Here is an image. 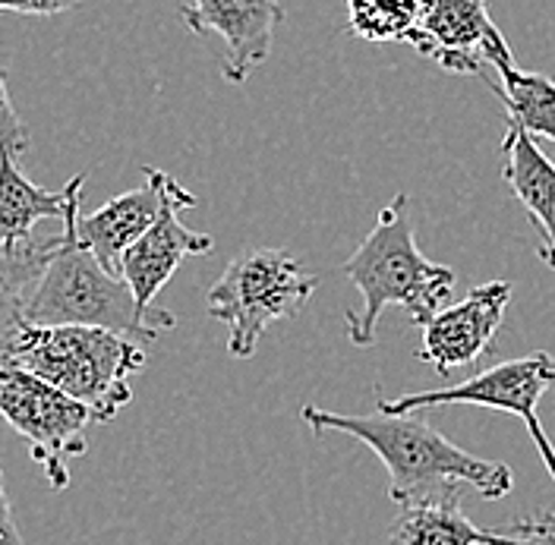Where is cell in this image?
I'll return each mask as SVG.
<instances>
[{
    "instance_id": "obj_1",
    "label": "cell",
    "mask_w": 555,
    "mask_h": 545,
    "mask_svg": "<svg viewBox=\"0 0 555 545\" xmlns=\"http://www.w3.org/2000/svg\"><path fill=\"white\" fill-rule=\"evenodd\" d=\"M300 419L310 426L312 436L341 432L366 444L388 470V495L401 508L461 498V485L477 489L489 502H499L515 489V473L502 460H486L464 451L416 413L376 410L370 416H347L335 410L304 407Z\"/></svg>"
},
{
    "instance_id": "obj_2",
    "label": "cell",
    "mask_w": 555,
    "mask_h": 545,
    "mask_svg": "<svg viewBox=\"0 0 555 545\" xmlns=\"http://www.w3.org/2000/svg\"><path fill=\"white\" fill-rule=\"evenodd\" d=\"M82 183L86 173H76L64 186V231L51 249V259L35 284L26 303V325L54 328V325H82L104 328L139 343H152L158 332L173 328L177 319L168 309L142 312L133 300V290L120 274L104 272L99 259L79 239L76 221L82 211Z\"/></svg>"
},
{
    "instance_id": "obj_3",
    "label": "cell",
    "mask_w": 555,
    "mask_h": 545,
    "mask_svg": "<svg viewBox=\"0 0 555 545\" xmlns=\"http://www.w3.org/2000/svg\"><path fill=\"white\" fill-rule=\"evenodd\" d=\"M345 274L363 297L360 312L347 309V338L357 347L376 343L385 307H401L414 325L429 322L446 307L457 281L449 265H436L420 252L408 193H398L382 208L376 228L345 262Z\"/></svg>"
},
{
    "instance_id": "obj_4",
    "label": "cell",
    "mask_w": 555,
    "mask_h": 545,
    "mask_svg": "<svg viewBox=\"0 0 555 545\" xmlns=\"http://www.w3.org/2000/svg\"><path fill=\"white\" fill-rule=\"evenodd\" d=\"M0 356L92 410L95 423L117 419L133 401L130 378L149 363L142 343L133 338L82 325H23Z\"/></svg>"
},
{
    "instance_id": "obj_5",
    "label": "cell",
    "mask_w": 555,
    "mask_h": 545,
    "mask_svg": "<svg viewBox=\"0 0 555 545\" xmlns=\"http://www.w3.org/2000/svg\"><path fill=\"white\" fill-rule=\"evenodd\" d=\"M315 287L319 277L287 249H246L208 287L206 312L228 325L231 356L246 360L256 353L266 328L281 319H294L310 303Z\"/></svg>"
},
{
    "instance_id": "obj_6",
    "label": "cell",
    "mask_w": 555,
    "mask_h": 545,
    "mask_svg": "<svg viewBox=\"0 0 555 545\" xmlns=\"http://www.w3.org/2000/svg\"><path fill=\"white\" fill-rule=\"evenodd\" d=\"M0 419H7L33 451L54 489L69 485V460L89 451L92 410L67 398L38 375L0 356Z\"/></svg>"
},
{
    "instance_id": "obj_7",
    "label": "cell",
    "mask_w": 555,
    "mask_h": 545,
    "mask_svg": "<svg viewBox=\"0 0 555 545\" xmlns=\"http://www.w3.org/2000/svg\"><path fill=\"white\" fill-rule=\"evenodd\" d=\"M546 391H555V356L546 350L527 353L518 360L499 363L486 373H477L474 378L439 388V391H416V394H401V398H376V407L382 413H416V410L429 407H454V404H467V407L499 410V413H512L524 423V429L530 432V439L537 444L546 470L555 482V447L540 423V401Z\"/></svg>"
},
{
    "instance_id": "obj_8",
    "label": "cell",
    "mask_w": 555,
    "mask_h": 545,
    "mask_svg": "<svg viewBox=\"0 0 555 545\" xmlns=\"http://www.w3.org/2000/svg\"><path fill=\"white\" fill-rule=\"evenodd\" d=\"M155 180L158 193H162V208L158 218L152 221V228L120 256V269L117 274L127 281V287L133 290V300L142 312H155V297L162 294V287L180 269V262L186 256H208L215 249V239L208 234H196L180 221L183 208H196L199 199L180 186L171 173L158 171V168H142Z\"/></svg>"
},
{
    "instance_id": "obj_9",
    "label": "cell",
    "mask_w": 555,
    "mask_h": 545,
    "mask_svg": "<svg viewBox=\"0 0 555 545\" xmlns=\"http://www.w3.org/2000/svg\"><path fill=\"white\" fill-rule=\"evenodd\" d=\"M508 303H512L508 281H486L470 287L464 300L442 307L429 322L420 325L416 356L429 363L439 375L474 366L483 353L492 350Z\"/></svg>"
},
{
    "instance_id": "obj_10",
    "label": "cell",
    "mask_w": 555,
    "mask_h": 545,
    "mask_svg": "<svg viewBox=\"0 0 555 545\" xmlns=\"http://www.w3.org/2000/svg\"><path fill=\"white\" fill-rule=\"evenodd\" d=\"M177 16L190 33H215L224 41L221 73L228 82L243 86L269 61L284 7L278 0H183Z\"/></svg>"
},
{
    "instance_id": "obj_11",
    "label": "cell",
    "mask_w": 555,
    "mask_h": 545,
    "mask_svg": "<svg viewBox=\"0 0 555 545\" xmlns=\"http://www.w3.org/2000/svg\"><path fill=\"white\" fill-rule=\"evenodd\" d=\"M495 33L499 26L489 16V0H429L408 44L446 73L492 82L486 44Z\"/></svg>"
},
{
    "instance_id": "obj_12",
    "label": "cell",
    "mask_w": 555,
    "mask_h": 545,
    "mask_svg": "<svg viewBox=\"0 0 555 545\" xmlns=\"http://www.w3.org/2000/svg\"><path fill=\"white\" fill-rule=\"evenodd\" d=\"M502 177L512 186L515 199L527 208L530 224L540 234L537 256L546 262V269L555 272V165L537 145V139H530L512 124L502 139Z\"/></svg>"
},
{
    "instance_id": "obj_13",
    "label": "cell",
    "mask_w": 555,
    "mask_h": 545,
    "mask_svg": "<svg viewBox=\"0 0 555 545\" xmlns=\"http://www.w3.org/2000/svg\"><path fill=\"white\" fill-rule=\"evenodd\" d=\"M145 183L139 190L130 193H120L114 196L111 203H104L99 211L92 215H82L79 211V221H76V231L79 239L86 243V249L99 259L104 272L117 274L120 269V256L137 243L152 221L158 218V208H162V193L155 186V180L142 171Z\"/></svg>"
},
{
    "instance_id": "obj_14",
    "label": "cell",
    "mask_w": 555,
    "mask_h": 545,
    "mask_svg": "<svg viewBox=\"0 0 555 545\" xmlns=\"http://www.w3.org/2000/svg\"><path fill=\"white\" fill-rule=\"evenodd\" d=\"M486 61L492 69V89L508 111V124L530 139L555 142V82L543 73H530L515 64V54L502 29L489 38Z\"/></svg>"
},
{
    "instance_id": "obj_15",
    "label": "cell",
    "mask_w": 555,
    "mask_h": 545,
    "mask_svg": "<svg viewBox=\"0 0 555 545\" xmlns=\"http://www.w3.org/2000/svg\"><path fill=\"white\" fill-rule=\"evenodd\" d=\"M512 536L505 527L480 530L461 511V498L404 505L388 530L391 545H505Z\"/></svg>"
},
{
    "instance_id": "obj_16",
    "label": "cell",
    "mask_w": 555,
    "mask_h": 545,
    "mask_svg": "<svg viewBox=\"0 0 555 545\" xmlns=\"http://www.w3.org/2000/svg\"><path fill=\"white\" fill-rule=\"evenodd\" d=\"M67 193H51L33 183L20 171L16 155L0 148V249L29 243L38 221L61 218L64 221Z\"/></svg>"
},
{
    "instance_id": "obj_17",
    "label": "cell",
    "mask_w": 555,
    "mask_h": 545,
    "mask_svg": "<svg viewBox=\"0 0 555 545\" xmlns=\"http://www.w3.org/2000/svg\"><path fill=\"white\" fill-rule=\"evenodd\" d=\"M57 239H29L0 249V350L26 325V303Z\"/></svg>"
},
{
    "instance_id": "obj_18",
    "label": "cell",
    "mask_w": 555,
    "mask_h": 545,
    "mask_svg": "<svg viewBox=\"0 0 555 545\" xmlns=\"http://www.w3.org/2000/svg\"><path fill=\"white\" fill-rule=\"evenodd\" d=\"M347 29L373 44H408L429 0H345Z\"/></svg>"
},
{
    "instance_id": "obj_19",
    "label": "cell",
    "mask_w": 555,
    "mask_h": 545,
    "mask_svg": "<svg viewBox=\"0 0 555 545\" xmlns=\"http://www.w3.org/2000/svg\"><path fill=\"white\" fill-rule=\"evenodd\" d=\"M26 145H29V130L16 114V104L7 89V73L0 69V148H7L10 155H23Z\"/></svg>"
},
{
    "instance_id": "obj_20",
    "label": "cell",
    "mask_w": 555,
    "mask_h": 545,
    "mask_svg": "<svg viewBox=\"0 0 555 545\" xmlns=\"http://www.w3.org/2000/svg\"><path fill=\"white\" fill-rule=\"evenodd\" d=\"M82 0H0V13L16 16H64L76 10Z\"/></svg>"
},
{
    "instance_id": "obj_21",
    "label": "cell",
    "mask_w": 555,
    "mask_h": 545,
    "mask_svg": "<svg viewBox=\"0 0 555 545\" xmlns=\"http://www.w3.org/2000/svg\"><path fill=\"white\" fill-rule=\"evenodd\" d=\"M508 533H515L512 540L505 545H555V540L543 530V527H537L530 517H520V520H512L508 527H505Z\"/></svg>"
},
{
    "instance_id": "obj_22",
    "label": "cell",
    "mask_w": 555,
    "mask_h": 545,
    "mask_svg": "<svg viewBox=\"0 0 555 545\" xmlns=\"http://www.w3.org/2000/svg\"><path fill=\"white\" fill-rule=\"evenodd\" d=\"M0 545H26V540L20 536L16 520H13L10 495H7V489H3V470H0Z\"/></svg>"
},
{
    "instance_id": "obj_23",
    "label": "cell",
    "mask_w": 555,
    "mask_h": 545,
    "mask_svg": "<svg viewBox=\"0 0 555 545\" xmlns=\"http://www.w3.org/2000/svg\"><path fill=\"white\" fill-rule=\"evenodd\" d=\"M530 520H533L537 527H543V530H546V533H550V536H553V540H555V511H540V514H533Z\"/></svg>"
}]
</instances>
